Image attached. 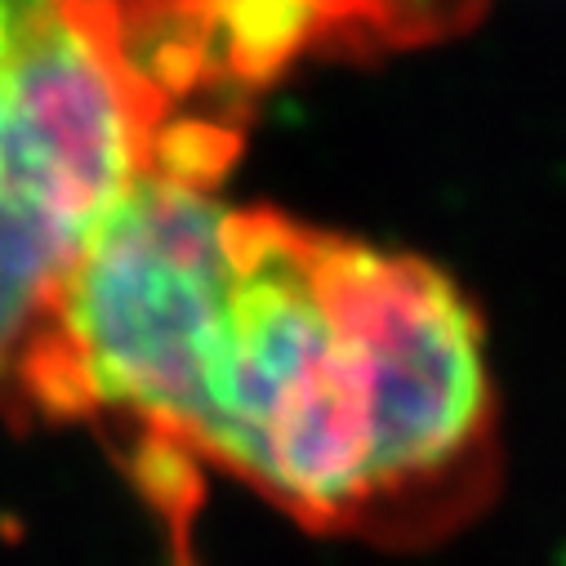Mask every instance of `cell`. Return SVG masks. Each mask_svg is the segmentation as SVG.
<instances>
[{"instance_id": "6da1fadb", "label": "cell", "mask_w": 566, "mask_h": 566, "mask_svg": "<svg viewBox=\"0 0 566 566\" xmlns=\"http://www.w3.org/2000/svg\"><path fill=\"white\" fill-rule=\"evenodd\" d=\"M148 175L54 300L23 423H85L192 566L201 478L313 535L419 553L504 478L486 326L438 263Z\"/></svg>"}, {"instance_id": "7a4b0ae2", "label": "cell", "mask_w": 566, "mask_h": 566, "mask_svg": "<svg viewBox=\"0 0 566 566\" xmlns=\"http://www.w3.org/2000/svg\"><path fill=\"white\" fill-rule=\"evenodd\" d=\"M429 36V0H0V415L94 228L148 175L223 179L308 54Z\"/></svg>"}]
</instances>
